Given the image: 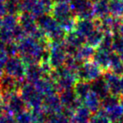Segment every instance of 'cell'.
<instances>
[{
	"mask_svg": "<svg viewBox=\"0 0 123 123\" xmlns=\"http://www.w3.org/2000/svg\"><path fill=\"white\" fill-rule=\"evenodd\" d=\"M102 69L96 62L87 61L81 64L80 67L75 72L77 80L92 82L95 79L100 77Z\"/></svg>",
	"mask_w": 123,
	"mask_h": 123,
	"instance_id": "cell-1",
	"label": "cell"
},
{
	"mask_svg": "<svg viewBox=\"0 0 123 123\" xmlns=\"http://www.w3.org/2000/svg\"><path fill=\"white\" fill-rule=\"evenodd\" d=\"M120 82H121V94L123 95V75H122V77H121Z\"/></svg>",
	"mask_w": 123,
	"mask_h": 123,
	"instance_id": "cell-15",
	"label": "cell"
},
{
	"mask_svg": "<svg viewBox=\"0 0 123 123\" xmlns=\"http://www.w3.org/2000/svg\"><path fill=\"white\" fill-rule=\"evenodd\" d=\"M93 13L98 19H102L110 15L109 0H98L93 5Z\"/></svg>",
	"mask_w": 123,
	"mask_h": 123,
	"instance_id": "cell-8",
	"label": "cell"
},
{
	"mask_svg": "<svg viewBox=\"0 0 123 123\" xmlns=\"http://www.w3.org/2000/svg\"><path fill=\"white\" fill-rule=\"evenodd\" d=\"M115 123H123V115H122V116H121L120 118H119L118 120H117Z\"/></svg>",
	"mask_w": 123,
	"mask_h": 123,
	"instance_id": "cell-16",
	"label": "cell"
},
{
	"mask_svg": "<svg viewBox=\"0 0 123 123\" xmlns=\"http://www.w3.org/2000/svg\"><path fill=\"white\" fill-rule=\"evenodd\" d=\"M111 51H106L100 50L97 48V50L95 51V53L93 55L92 58L94 59V62H96L101 69H106L109 68L110 67V56Z\"/></svg>",
	"mask_w": 123,
	"mask_h": 123,
	"instance_id": "cell-6",
	"label": "cell"
},
{
	"mask_svg": "<svg viewBox=\"0 0 123 123\" xmlns=\"http://www.w3.org/2000/svg\"><path fill=\"white\" fill-rule=\"evenodd\" d=\"M95 28L96 24L94 20L89 19H78L75 20L74 29L86 37Z\"/></svg>",
	"mask_w": 123,
	"mask_h": 123,
	"instance_id": "cell-5",
	"label": "cell"
},
{
	"mask_svg": "<svg viewBox=\"0 0 123 123\" xmlns=\"http://www.w3.org/2000/svg\"><path fill=\"white\" fill-rule=\"evenodd\" d=\"M122 58H123V57H122Z\"/></svg>",
	"mask_w": 123,
	"mask_h": 123,
	"instance_id": "cell-17",
	"label": "cell"
},
{
	"mask_svg": "<svg viewBox=\"0 0 123 123\" xmlns=\"http://www.w3.org/2000/svg\"><path fill=\"white\" fill-rule=\"evenodd\" d=\"M83 102H84V105L89 109L90 111L95 112V113L99 111L101 106V99L98 96L97 94L92 90L87 94Z\"/></svg>",
	"mask_w": 123,
	"mask_h": 123,
	"instance_id": "cell-4",
	"label": "cell"
},
{
	"mask_svg": "<svg viewBox=\"0 0 123 123\" xmlns=\"http://www.w3.org/2000/svg\"><path fill=\"white\" fill-rule=\"evenodd\" d=\"M105 115L111 122L115 123L123 115V109L121 105H117L108 110H105Z\"/></svg>",
	"mask_w": 123,
	"mask_h": 123,
	"instance_id": "cell-13",
	"label": "cell"
},
{
	"mask_svg": "<svg viewBox=\"0 0 123 123\" xmlns=\"http://www.w3.org/2000/svg\"><path fill=\"white\" fill-rule=\"evenodd\" d=\"M107 87L109 89V92L111 94L119 95L121 94V77L117 74L114 73L113 72H106L103 76Z\"/></svg>",
	"mask_w": 123,
	"mask_h": 123,
	"instance_id": "cell-3",
	"label": "cell"
},
{
	"mask_svg": "<svg viewBox=\"0 0 123 123\" xmlns=\"http://www.w3.org/2000/svg\"><path fill=\"white\" fill-rule=\"evenodd\" d=\"M109 11L114 17L123 16V0H109Z\"/></svg>",
	"mask_w": 123,
	"mask_h": 123,
	"instance_id": "cell-12",
	"label": "cell"
},
{
	"mask_svg": "<svg viewBox=\"0 0 123 123\" xmlns=\"http://www.w3.org/2000/svg\"><path fill=\"white\" fill-rule=\"evenodd\" d=\"M112 51L117 53L121 57H123V37L117 33V36H113V45Z\"/></svg>",
	"mask_w": 123,
	"mask_h": 123,
	"instance_id": "cell-14",
	"label": "cell"
},
{
	"mask_svg": "<svg viewBox=\"0 0 123 123\" xmlns=\"http://www.w3.org/2000/svg\"><path fill=\"white\" fill-rule=\"evenodd\" d=\"M71 10L78 19H89L92 20L93 3L91 0H70V4Z\"/></svg>",
	"mask_w": 123,
	"mask_h": 123,
	"instance_id": "cell-2",
	"label": "cell"
},
{
	"mask_svg": "<svg viewBox=\"0 0 123 123\" xmlns=\"http://www.w3.org/2000/svg\"><path fill=\"white\" fill-rule=\"evenodd\" d=\"M95 48L89 45H83L80 47H79L75 51L74 56L80 60V61H88L90 58L93 57L95 53Z\"/></svg>",
	"mask_w": 123,
	"mask_h": 123,
	"instance_id": "cell-11",
	"label": "cell"
},
{
	"mask_svg": "<svg viewBox=\"0 0 123 123\" xmlns=\"http://www.w3.org/2000/svg\"><path fill=\"white\" fill-rule=\"evenodd\" d=\"M105 32L100 28H95L89 35L86 37V43L92 47H98L103 38Z\"/></svg>",
	"mask_w": 123,
	"mask_h": 123,
	"instance_id": "cell-9",
	"label": "cell"
},
{
	"mask_svg": "<svg viewBox=\"0 0 123 123\" xmlns=\"http://www.w3.org/2000/svg\"><path fill=\"white\" fill-rule=\"evenodd\" d=\"M91 90L97 94L98 96L101 100L105 98V97H106L110 94L109 89L107 87V84L105 83L104 78L100 77L98 79H95L92 82H91Z\"/></svg>",
	"mask_w": 123,
	"mask_h": 123,
	"instance_id": "cell-7",
	"label": "cell"
},
{
	"mask_svg": "<svg viewBox=\"0 0 123 123\" xmlns=\"http://www.w3.org/2000/svg\"><path fill=\"white\" fill-rule=\"evenodd\" d=\"M91 90V83L86 82V81H80L78 80L76 81L75 84L74 86V91L77 97L83 101L87 94Z\"/></svg>",
	"mask_w": 123,
	"mask_h": 123,
	"instance_id": "cell-10",
	"label": "cell"
}]
</instances>
